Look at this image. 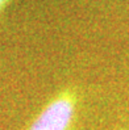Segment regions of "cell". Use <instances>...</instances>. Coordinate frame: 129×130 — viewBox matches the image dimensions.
<instances>
[{"label":"cell","mask_w":129,"mask_h":130,"mask_svg":"<svg viewBox=\"0 0 129 130\" xmlns=\"http://www.w3.org/2000/svg\"><path fill=\"white\" fill-rule=\"evenodd\" d=\"M77 92L65 91L42 110L30 130H70L77 117Z\"/></svg>","instance_id":"1"},{"label":"cell","mask_w":129,"mask_h":130,"mask_svg":"<svg viewBox=\"0 0 129 130\" xmlns=\"http://www.w3.org/2000/svg\"><path fill=\"white\" fill-rule=\"evenodd\" d=\"M8 2H9V0H0V12L4 9V7L8 4Z\"/></svg>","instance_id":"2"},{"label":"cell","mask_w":129,"mask_h":130,"mask_svg":"<svg viewBox=\"0 0 129 130\" xmlns=\"http://www.w3.org/2000/svg\"><path fill=\"white\" fill-rule=\"evenodd\" d=\"M121 130H126V129H121Z\"/></svg>","instance_id":"3"}]
</instances>
